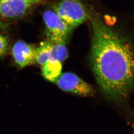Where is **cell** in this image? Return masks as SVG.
<instances>
[{"instance_id": "7c38bea8", "label": "cell", "mask_w": 134, "mask_h": 134, "mask_svg": "<svg viewBox=\"0 0 134 134\" xmlns=\"http://www.w3.org/2000/svg\"><path fill=\"white\" fill-rule=\"evenodd\" d=\"M0 24H1V23H0Z\"/></svg>"}, {"instance_id": "277c9868", "label": "cell", "mask_w": 134, "mask_h": 134, "mask_svg": "<svg viewBox=\"0 0 134 134\" xmlns=\"http://www.w3.org/2000/svg\"><path fill=\"white\" fill-rule=\"evenodd\" d=\"M63 91L82 97H91L94 95L92 87L76 74L66 72L62 73L54 82Z\"/></svg>"}, {"instance_id": "9c48e42d", "label": "cell", "mask_w": 134, "mask_h": 134, "mask_svg": "<svg viewBox=\"0 0 134 134\" xmlns=\"http://www.w3.org/2000/svg\"><path fill=\"white\" fill-rule=\"evenodd\" d=\"M51 43L52 47L50 60L62 63L68 57V51L66 46V43Z\"/></svg>"}, {"instance_id": "6da1fadb", "label": "cell", "mask_w": 134, "mask_h": 134, "mask_svg": "<svg viewBox=\"0 0 134 134\" xmlns=\"http://www.w3.org/2000/svg\"><path fill=\"white\" fill-rule=\"evenodd\" d=\"M91 69L102 93L115 101L134 89V49L129 41L96 15L91 18Z\"/></svg>"}, {"instance_id": "52a82bcc", "label": "cell", "mask_w": 134, "mask_h": 134, "mask_svg": "<svg viewBox=\"0 0 134 134\" xmlns=\"http://www.w3.org/2000/svg\"><path fill=\"white\" fill-rule=\"evenodd\" d=\"M62 69L61 63L49 60L41 66L42 75L45 80L54 83L62 74Z\"/></svg>"}, {"instance_id": "8992f818", "label": "cell", "mask_w": 134, "mask_h": 134, "mask_svg": "<svg viewBox=\"0 0 134 134\" xmlns=\"http://www.w3.org/2000/svg\"><path fill=\"white\" fill-rule=\"evenodd\" d=\"M36 48L23 41H19L13 47L12 53L14 61L21 69L35 63Z\"/></svg>"}, {"instance_id": "30bf717a", "label": "cell", "mask_w": 134, "mask_h": 134, "mask_svg": "<svg viewBox=\"0 0 134 134\" xmlns=\"http://www.w3.org/2000/svg\"><path fill=\"white\" fill-rule=\"evenodd\" d=\"M9 47V40L3 35L0 34V58L5 56Z\"/></svg>"}, {"instance_id": "7a4b0ae2", "label": "cell", "mask_w": 134, "mask_h": 134, "mask_svg": "<svg viewBox=\"0 0 134 134\" xmlns=\"http://www.w3.org/2000/svg\"><path fill=\"white\" fill-rule=\"evenodd\" d=\"M55 10L72 30L82 24L88 17L83 5L77 0H62L55 7Z\"/></svg>"}, {"instance_id": "5b68a950", "label": "cell", "mask_w": 134, "mask_h": 134, "mask_svg": "<svg viewBox=\"0 0 134 134\" xmlns=\"http://www.w3.org/2000/svg\"><path fill=\"white\" fill-rule=\"evenodd\" d=\"M34 4L33 0H0V14L8 18L21 16Z\"/></svg>"}, {"instance_id": "3957f363", "label": "cell", "mask_w": 134, "mask_h": 134, "mask_svg": "<svg viewBox=\"0 0 134 134\" xmlns=\"http://www.w3.org/2000/svg\"><path fill=\"white\" fill-rule=\"evenodd\" d=\"M48 40L53 43H66L72 29L56 12L47 10L43 13Z\"/></svg>"}, {"instance_id": "8fae6325", "label": "cell", "mask_w": 134, "mask_h": 134, "mask_svg": "<svg viewBox=\"0 0 134 134\" xmlns=\"http://www.w3.org/2000/svg\"><path fill=\"white\" fill-rule=\"evenodd\" d=\"M34 2L35 3H38V2H39L40 1H41V0H33Z\"/></svg>"}, {"instance_id": "ba28073f", "label": "cell", "mask_w": 134, "mask_h": 134, "mask_svg": "<svg viewBox=\"0 0 134 134\" xmlns=\"http://www.w3.org/2000/svg\"><path fill=\"white\" fill-rule=\"evenodd\" d=\"M52 43L49 41H46L40 44L38 47L36 48L35 63L41 66L50 59Z\"/></svg>"}]
</instances>
